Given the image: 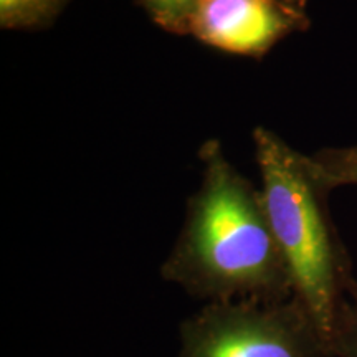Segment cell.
<instances>
[{
    "label": "cell",
    "mask_w": 357,
    "mask_h": 357,
    "mask_svg": "<svg viewBox=\"0 0 357 357\" xmlns=\"http://www.w3.org/2000/svg\"><path fill=\"white\" fill-rule=\"evenodd\" d=\"M177 357H331L296 298L205 303L182 321Z\"/></svg>",
    "instance_id": "3957f363"
},
{
    "label": "cell",
    "mask_w": 357,
    "mask_h": 357,
    "mask_svg": "<svg viewBox=\"0 0 357 357\" xmlns=\"http://www.w3.org/2000/svg\"><path fill=\"white\" fill-rule=\"evenodd\" d=\"M200 0H139L154 24L174 35H189Z\"/></svg>",
    "instance_id": "52a82bcc"
},
{
    "label": "cell",
    "mask_w": 357,
    "mask_h": 357,
    "mask_svg": "<svg viewBox=\"0 0 357 357\" xmlns=\"http://www.w3.org/2000/svg\"><path fill=\"white\" fill-rule=\"evenodd\" d=\"M200 159L202 184L189 200L162 278L207 303L293 298L261 192L227 160L218 141L205 142Z\"/></svg>",
    "instance_id": "6da1fadb"
},
{
    "label": "cell",
    "mask_w": 357,
    "mask_h": 357,
    "mask_svg": "<svg viewBox=\"0 0 357 357\" xmlns=\"http://www.w3.org/2000/svg\"><path fill=\"white\" fill-rule=\"evenodd\" d=\"M305 162L311 177L326 194L342 185H357V146L305 154Z\"/></svg>",
    "instance_id": "5b68a950"
},
{
    "label": "cell",
    "mask_w": 357,
    "mask_h": 357,
    "mask_svg": "<svg viewBox=\"0 0 357 357\" xmlns=\"http://www.w3.org/2000/svg\"><path fill=\"white\" fill-rule=\"evenodd\" d=\"M283 2H287L288 6L296 7V8H300V10H303V8H305L306 0H283Z\"/></svg>",
    "instance_id": "9c48e42d"
},
{
    "label": "cell",
    "mask_w": 357,
    "mask_h": 357,
    "mask_svg": "<svg viewBox=\"0 0 357 357\" xmlns=\"http://www.w3.org/2000/svg\"><path fill=\"white\" fill-rule=\"evenodd\" d=\"M333 357H357V291L339 328Z\"/></svg>",
    "instance_id": "ba28073f"
},
{
    "label": "cell",
    "mask_w": 357,
    "mask_h": 357,
    "mask_svg": "<svg viewBox=\"0 0 357 357\" xmlns=\"http://www.w3.org/2000/svg\"><path fill=\"white\" fill-rule=\"evenodd\" d=\"M253 139L263 204L288 268L293 296L311 316L333 357L357 283L326 208L328 194L311 177L305 154L265 128H257Z\"/></svg>",
    "instance_id": "7a4b0ae2"
},
{
    "label": "cell",
    "mask_w": 357,
    "mask_h": 357,
    "mask_svg": "<svg viewBox=\"0 0 357 357\" xmlns=\"http://www.w3.org/2000/svg\"><path fill=\"white\" fill-rule=\"evenodd\" d=\"M306 26L303 10L283 0H200L189 35L217 50L263 56Z\"/></svg>",
    "instance_id": "277c9868"
},
{
    "label": "cell",
    "mask_w": 357,
    "mask_h": 357,
    "mask_svg": "<svg viewBox=\"0 0 357 357\" xmlns=\"http://www.w3.org/2000/svg\"><path fill=\"white\" fill-rule=\"evenodd\" d=\"M68 0H0V26L38 30L52 25Z\"/></svg>",
    "instance_id": "8992f818"
}]
</instances>
